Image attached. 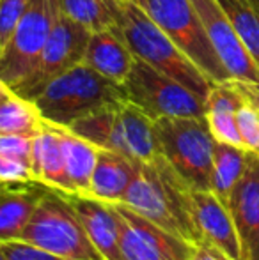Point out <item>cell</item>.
<instances>
[{"instance_id": "1", "label": "cell", "mask_w": 259, "mask_h": 260, "mask_svg": "<svg viewBox=\"0 0 259 260\" xmlns=\"http://www.w3.org/2000/svg\"><path fill=\"white\" fill-rule=\"evenodd\" d=\"M121 204L194 246L203 241L192 212V188L162 154L151 161H137Z\"/></svg>"}, {"instance_id": "2", "label": "cell", "mask_w": 259, "mask_h": 260, "mask_svg": "<svg viewBox=\"0 0 259 260\" xmlns=\"http://www.w3.org/2000/svg\"><path fill=\"white\" fill-rule=\"evenodd\" d=\"M108 6L114 18L112 30L126 43L135 58L183 83L206 101L213 82L174 45L135 0H108Z\"/></svg>"}, {"instance_id": "3", "label": "cell", "mask_w": 259, "mask_h": 260, "mask_svg": "<svg viewBox=\"0 0 259 260\" xmlns=\"http://www.w3.org/2000/svg\"><path fill=\"white\" fill-rule=\"evenodd\" d=\"M121 101H126L123 85L101 76L82 62L46 83L32 103L45 122L69 127L75 120Z\"/></svg>"}, {"instance_id": "4", "label": "cell", "mask_w": 259, "mask_h": 260, "mask_svg": "<svg viewBox=\"0 0 259 260\" xmlns=\"http://www.w3.org/2000/svg\"><path fill=\"white\" fill-rule=\"evenodd\" d=\"M160 154L192 189H210L217 140L206 117H162L155 120Z\"/></svg>"}, {"instance_id": "5", "label": "cell", "mask_w": 259, "mask_h": 260, "mask_svg": "<svg viewBox=\"0 0 259 260\" xmlns=\"http://www.w3.org/2000/svg\"><path fill=\"white\" fill-rule=\"evenodd\" d=\"M20 239L64 260H103L87 237L66 193L46 188Z\"/></svg>"}, {"instance_id": "6", "label": "cell", "mask_w": 259, "mask_h": 260, "mask_svg": "<svg viewBox=\"0 0 259 260\" xmlns=\"http://www.w3.org/2000/svg\"><path fill=\"white\" fill-rule=\"evenodd\" d=\"M192 62L211 80H233L215 52L192 0H135Z\"/></svg>"}, {"instance_id": "7", "label": "cell", "mask_w": 259, "mask_h": 260, "mask_svg": "<svg viewBox=\"0 0 259 260\" xmlns=\"http://www.w3.org/2000/svg\"><path fill=\"white\" fill-rule=\"evenodd\" d=\"M59 13V0H32L16 23L0 53V80L13 92L34 73Z\"/></svg>"}, {"instance_id": "8", "label": "cell", "mask_w": 259, "mask_h": 260, "mask_svg": "<svg viewBox=\"0 0 259 260\" xmlns=\"http://www.w3.org/2000/svg\"><path fill=\"white\" fill-rule=\"evenodd\" d=\"M126 100L153 120L162 117H204L206 101L170 76L135 58L125 83Z\"/></svg>"}, {"instance_id": "9", "label": "cell", "mask_w": 259, "mask_h": 260, "mask_svg": "<svg viewBox=\"0 0 259 260\" xmlns=\"http://www.w3.org/2000/svg\"><path fill=\"white\" fill-rule=\"evenodd\" d=\"M89 38L91 30H87L76 21L69 20L61 11L52 27V32L46 39V45L43 48L34 73L14 90V94L21 96L23 100L32 101L45 89L46 83L64 75L75 66L82 64Z\"/></svg>"}, {"instance_id": "10", "label": "cell", "mask_w": 259, "mask_h": 260, "mask_svg": "<svg viewBox=\"0 0 259 260\" xmlns=\"http://www.w3.org/2000/svg\"><path fill=\"white\" fill-rule=\"evenodd\" d=\"M121 219V260H190L194 244L156 223L149 221L125 204H114Z\"/></svg>"}, {"instance_id": "11", "label": "cell", "mask_w": 259, "mask_h": 260, "mask_svg": "<svg viewBox=\"0 0 259 260\" xmlns=\"http://www.w3.org/2000/svg\"><path fill=\"white\" fill-rule=\"evenodd\" d=\"M215 52L225 66L229 76L240 82L259 85V68L243 46L233 21L218 0H192Z\"/></svg>"}, {"instance_id": "12", "label": "cell", "mask_w": 259, "mask_h": 260, "mask_svg": "<svg viewBox=\"0 0 259 260\" xmlns=\"http://www.w3.org/2000/svg\"><path fill=\"white\" fill-rule=\"evenodd\" d=\"M238 232L242 260H259V156L247 154L242 179L227 200Z\"/></svg>"}, {"instance_id": "13", "label": "cell", "mask_w": 259, "mask_h": 260, "mask_svg": "<svg viewBox=\"0 0 259 260\" xmlns=\"http://www.w3.org/2000/svg\"><path fill=\"white\" fill-rule=\"evenodd\" d=\"M192 212L200 239L213 244L231 260H242V246L229 207L213 191L192 189Z\"/></svg>"}, {"instance_id": "14", "label": "cell", "mask_w": 259, "mask_h": 260, "mask_svg": "<svg viewBox=\"0 0 259 260\" xmlns=\"http://www.w3.org/2000/svg\"><path fill=\"white\" fill-rule=\"evenodd\" d=\"M87 237L103 260H121V219L114 204L89 195H68Z\"/></svg>"}, {"instance_id": "15", "label": "cell", "mask_w": 259, "mask_h": 260, "mask_svg": "<svg viewBox=\"0 0 259 260\" xmlns=\"http://www.w3.org/2000/svg\"><path fill=\"white\" fill-rule=\"evenodd\" d=\"M243 105V96L236 87L235 80L213 83L206 98V122L217 142L236 147H243L242 135L236 122V113Z\"/></svg>"}, {"instance_id": "16", "label": "cell", "mask_w": 259, "mask_h": 260, "mask_svg": "<svg viewBox=\"0 0 259 260\" xmlns=\"http://www.w3.org/2000/svg\"><path fill=\"white\" fill-rule=\"evenodd\" d=\"M32 175L34 181L46 188L73 195L71 182L66 175L61 137L53 124L43 122V127L32 140Z\"/></svg>"}, {"instance_id": "17", "label": "cell", "mask_w": 259, "mask_h": 260, "mask_svg": "<svg viewBox=\"0 0 259 260\" xmlns=\"http://www.w3.org/2000/svg\"><path fill=\"white\" fill-rule=\"evenodd\" d=\"M133 53L112 28L91 32L83 64L101 76L123 85L133 66Z\"/></svg>"}, {"instance_id": "18", "label": "cell", "mask_w": 259, "mask_h": 260, "mask_svg": "<svg viewBox=\"0 0 259 260\" xmlns=\"http://www.w3.org/2000/svg\"><path fill=\"white\" fill-rule=\"evenodd\" d=\"M45 189L39 182L0 184V241L20 239Z\"/></svg>"}, {"instance_id": "19", "label": "cell", "mask_w": 259, "mask_h": 260, "mask_svg": "<svg viewBox=\"0 0 259 260\" xmlns=\"http://www.w3.org/2000/svg\"><path fill=\"white\" fill-rule=\"evenodd\" d=\"M135 165L137 161L119 152L100 149L93 179H91L89 197L108 204L121 202L135 175Z\"/></svg>"}, {"instance_id": "20", "label": "cell", "mask_w": 259, "mask_h": 260, "mask_svg": "<svg viewBox=\"0 0 259 260\" xmlns=\"http://www.w3.org/2000/svg\"><path fill=\"white\" fill-rule=\"evenodd\" d=\"M121 103L107 105L82 119L75 120L69 126L73 133L85 138L98 149H107L119 154H125V126H123Z\"/></svg>"}, {"instance_id": "21", "label": "cell", "mask_w": 259, "mask_h": 260, "mask_svg": "<svg viewBox=\"0 0 259 260\" xmlns=\"http://www.w3.org/2000/svg\"><path fill=\"white\" fill-rule=\"evenodd\" d=\"M55 127L61 137L64 168H66V175H68L69 182H71L73 195H89L91 179H93V172L94 167H96L100 149L94 144H91V142H87L85 138L73 133L69 127L64 126H55Z\"/></svg>"}, {"instance_id": "22", "label": "cell", "mask_w": 259, "mask_h": 260, "mask_svg": "<svg viewBox=\"0 0 259 260\" xmlns=\"http://www.w3.org/2000/svg\"><path fill=\"white\" fill-rule=\"evenodd\" d=\"M247 154L249 151L236 145L222 144V142L215 144L210 191H213L225 206L233 189L236 188L243 175V170L247 167Z\"/></svg>"}, {"instance_id": "23", "label": "cell", "mask_w": 259, "mask_h": 260, "mask_svg": "<svg viewBox=\"0 0 259 260\" xmlns=\"http://www.w3.org/2000/svg\"><path fill=\"white\" fill-rule=\"evenodd\" d=\"M43 117L36 105L11 92L0 101V133L34 137L43 127Z\"/></svg>"}, {"instance_id": "24", "label": "cell", "mask_w": 259, "mask_h": 260, "mask_svg": "<svg viewBox=\"0 0 259 260\" xmlns=\"http://www.w3.org/2000/svg\"><path fill=\"white\" fill-rule=\"evenodd\" d=\"M259 68V0H218Z\"/></svg>"}, {"instance_id": "25", "label": "cell", "mask_w": 259, "mask_h": 260, "mask_svg": "<svg viewBox=\"0 0 259 260\" xmlns=\"http://www.w3.org/2000/svg\"><path fill=\"white\" fill-rule=\"evenodd\" d=\"M243 96V105L236 113V122L245 151L259 156V85L235 80Z\"/></svg>"}, {"instance_id": "26", "label": "cell", "mask_w": 259, "mask_h": 260, "mask_svg": "<svg viewBox=\"0 0 259 260\" xmlns=\"http://www.w3.org/2000/svg\"><path fill=\"white\" fill-rule=\"evenodd\" d=\"M59 4L63 14L91 32L114 27L108 0H59Z\"/></svg>"}, {"instance_id": "27", "label": "cell", "mask_w": 259, "mask_h": 260, "mask_svg": "<svg viewBox=\"0 0 259 260\" xmlns=\"http://www.w3.org/2000/svg\"><path fill=\"white\" fill-rule=\"evenodd\" d=\"M0 251L6 260H64L25 239L0 241Z\"/></svg>"}, {"instance_id": "28", "label": "cell", "mask_w": 259, "mask_h": 260, "mask_svg": "<svg viewBox=\"0 0 259 260\" xmlns=\"http://www.w3.org/2000/svg\"><path fill=\"white\" fill-rule=\"evenodd\" d=\"M32 0H0V46L9 43L14 27L23 16Z\"/></svg>"}, {"instance_id": "29", "label": "cell", "mask_w": 259, "mask_h": 260, "mask_svg": "<svg viewBox=\"0 0 259 260\" xmlns=\"http://www.w3.org/2000/svg\"><path fill=\"white\" fill-rule=\"evenodd\" d=\"M32 140L27 135H6L0 133V154L18 159L21 163H32Z\"/></svg>"}, {"instance_id": "30", "label": "cell", "mask_w": 259, "mask_h": 260, "mask_svg": "<svg viewBox=\"0 0 259 260\" xmlns=\"http://www.w3.org/2000/svg\"><path fill=\"white\" fill-rule=\"evenodd\" d=\"M36 182L31 165L0 154V184H28Z\"/></svg>"}, {"instance_id": "31", "label": "cell", "mask_w": 259, "mask_h": 260, "mask_svg": "<svg viewBox=\"0 0 259 260\" xmlns=\"http://www.w3.org/2000/svg\"><path fill=\"white\" fill-rule=\"evenodd\" d=\"M190 260H231V258L225 253H222L218 248H215L213 244L203 241V243H199L194 248V253H192Z\"/></svg>"}, {"instance_id": "32", "label": "cell", "mask_w": 259, "mask_h": 260, "mask_svg": "<svg viewBox=\"0 0 259 260\" xmlns=\"http://www.w3.org/2000/svg\"><path fill=\"white\" fill-rule=\"evenodd\" d=\"M11 92H13V90H11L9 87H7L6 83L2 82V80H0V101H2L4 98H7V96H9Z\"/></svg>"}, {"instance_id": "33", "label": "cell", "mask_w": 259, "mask_h": 260, "mask_svg": "<svg viewBox=\"0 0 259 260\" xmlns=\"http://www.w3.org/2000/svg\"><path fill=\"white\" fill-rule=\"evenodd\" d=\"M0 260H6V258H4V255H2V251H0Z\"/></svg>"}, {"instance_id": "34", "label": "cell", "mask_w": 259, "mask_h": 260, "mask_svg": "<svg viewBox=\"0 0 259 260\" xmlns=\"http://www.w3.org/2000/svg\"><path fill=\"white\" fill-rule=\"evenodd\" d=\"M0 53H2V46H0Z\"/></svg>"}]
</instances>
